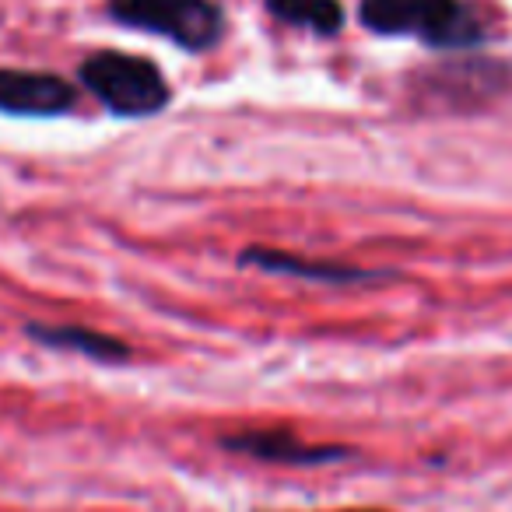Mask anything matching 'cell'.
Returning <instances> with one entry per match:
<instances>
[{"instance_id":"obj_1","label":"cell","mask_w":512,"mask_h":512,"mask_svg":"<svg viewBox=\"0 0 512 512\" xmlns=\"http://www.w3.org/2000/svg\"><path fill=\"white\" fill-rule=\"evenodd\" d=\"M358 18L376 36H411L435 50H474L488 22L467 0H362Z\"/></svg>"},{"instance_id":"obj_2","label":"cell","mask_w":512,"mask_h":512,"mask_svg":"<svg viewBox=\"0 0 512 512\" xmlns=\"http://www.w3.org/2000/svg\"><path fill=\"white\" fill-rule=\"evenodd\" d=\"M78 78L109 113L127 116V120L162 113L172 99V88L165 74L158 71V64H151L148 57H137V53L99 50L88 60H81Z\"/></svg>"},{"instance_id":"obj_3","label":"cell","mask_w":512,"mask_h":512,"mask_svg":"<svg viewBox=\"0 0 512 512\" xmlns=\"http://www.w3.org/2000/svg\"><path fill=\"white\" fill-rule=\"evenodd\" d=\"M109 15L190 53L211 50L225 36V15L214 0H109Z\"/></svg>"},{"instance_id":"obj_4","label":"cell","mask_w":512,"mask_h":512,"mask_svg":"<svg viewBox=\"0 0 512 512\" xmlns=\"http://www.w3.org/2000/svg\"><path fill=\"white\" fill-rule=\"evenodd\" d=\"M78 106V88L50 71L0 67V113L8 116H64Z\"/></svg>"},{"instance_id":"obj_5","label":"cell","mask_w":512,"mask_h":512,"mask_svg":"<svg viewBox=\"0 0 512 512\" xmlns=\"http://www.w3.org/2000/svg\"><path fill=\"white\" fill-rule=\"evenodd\" d=\"M221 446L239 456H253V460H264V463H285V467H316V463L344 460L351 453L344 446H313V442H302L288 428H249V432L225 435Z\"/></svg>"},{"instance_id":"obj_6","label":"cell","mask_w":512,"mask_h":512,"mask_svg":"<svg viewBox=\"0 0 512 512\" xmlns=\"http://www.w3.org/2000/svg\"><path fill=\"white\" fill-rule=\"evenodd\" d=\"M25 334L36 344H43V348L74 351V355L95 358V362H106V365L127 362L130 358L127 341L92 327H78V323H25Z\"/></svg>"},{"instance_id":"obj_7","label":"cell","mask_w":512,"mask_h":512,"mask_svg":"<svg viewBox=\"0 0 512 512\" xmlns=\"http://www.w3.org/2000/svg\"><path fill=\"white\" fill-rule=\"evenodd\" d=\"M246 267H260V271L271 274H292V278H309V281H372V271H358V267H344V264H327V260H306L299 253H285V249H271V246H249L239 256Z\"/></svg>"},{"instance_id":"obj_8","label":"cell","mask_w":512,"mask_h":512,"mask_svg":"<svg viewBox=\"0 0 512 512\" xmlns=\"http://www.w3.org/2000/svg\"><path fill=\"white\" fill-rule=\"evenodd\" d=\"M264 4L278 22L320 32V36H334L344 25L341 0H264Z\"/></svg>"},{"instance_id":"obj_9","label":"cell","mask_w":512,"mask_h":512,"mask_svg":"<svg viewBox=\"0 0 512 512\" xmlns=\"http://www.w3.org/2000/svg\"><path fill=\"white\" fill-rule=\"evenodd\" d=\"M337 512H383V509H337Z\"/></svg>"}]
</instances>
